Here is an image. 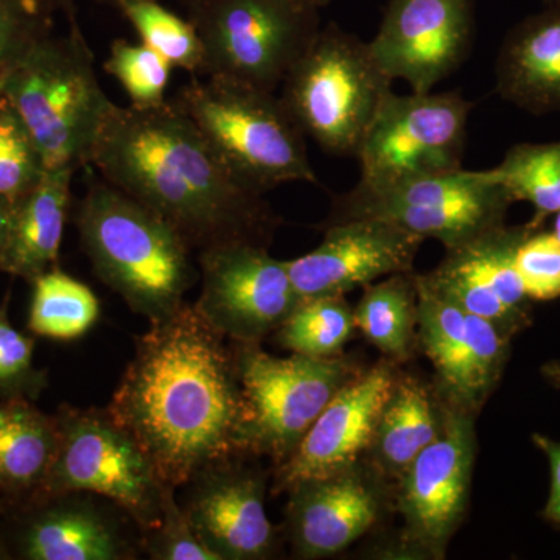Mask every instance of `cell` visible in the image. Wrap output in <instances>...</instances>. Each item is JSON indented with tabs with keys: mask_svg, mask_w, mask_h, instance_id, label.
<instances>
[{
	"mask_svg": "<svg viewBox=\"0 0 560 560\" xmlns=\"http://www.w3.org/2000/svg\"><path fill=\"white\" fill-rule=\"evenodd\" d=\"M165 485L180 488L213 460L243 453L248 419L234 341L194 304L135 338V353L108 407Z\"/></svg>",
	"mask_w": 560,
	"mask_h": 560,
	"instance_id": "cell-1",
	"label": "cell"
},
{
	"mask_svg": "<svg viewBox=\"0 0 560 560\" xmlns=\"http://www.w3.org/2000/svg\"><path fill=\"white\" fill-rule=\"evenodd\" d=\"M90 167L168 221L195 256L228 243L270 246L282 224L264 195L231 175L172 101L154 108L114 105Z\"/></svg>",
	"mask_w": 560,
	"mask_h": 560,
	"instance_id": "cell-2",
	"label": "cell"
},
{
	"mask_svg": "<svg viewBox=\"0 0 560 560\" xmlns=\"http://www.w3.org/2000/svg\"><path fill=\"white\" fill-rule=\"evenodd\" d=\"M75 223L97 278L150 323L178 311L200 278L183 235L106 180H91Z\"/></svg>",
	"mask_w": 560,
	"mask_h": 560,
	"instance_id": "cell-3",
	"label": "cell"
},
{
	"mask_svg": "<svg viewBox=\"0 0 560 560\" xmlns=\"http://www.w3.org/2000/svg\"><path fill=\"white\" fill-rule=\"evenodd\" d=\"M238 183L265 195L290 183H318L304 132L276 92L223 77H191L172 98Z\"/></svg>",
	"mask_w": 560,
	"mask_h": 560,
	"instance_id": "cell-4",
	"label": "cell"
},
{
	"mask_svg": "<svg viewBox=\"0 0 560 560\" xmlns=\"http://www.w3.org/2000/svg\"><path fill=\"white\" fill-rule=\"evenodd\" d=\"M31 131L46 171L90 167L92 150L116 103L95 75L79 22L44 36L0 92Z\"/></svg>",
	"mask_w": 560,
	"mask_h": 560,
	"instance_id": "cell-5",
	"label": "cell"
},
{
	"mask_svg": "<svg viewBox=\"0 0 560 560\" xmlns=\"http://www.w3.org/2000/svg\"><path fill=\"white\" fill-rule=\"evenodd\" d=\"M393 80L364 43L340 25H320L318 35L280 84L291 119L320 150L357 156Z\"/></svg>",
	"mask_w": 560,
	"mask_h": 560,
	"instance_id": "cell-6",
	"label": "cell"
},
{
	"mask_svg": "<svg viewBox=\"0 0 560 560\" xmlns=\"http://www.w3.org/2000/svg\"><path fill=\"white\" fill-rule=\"evenodd\" d=\"M512 205L510 194L488 172L460 168L386 186L359 183L331 200L329 217L320 228L349 220H381L453 249L504 224Z\"/></svg>",
	"mask_w": 560,
	"mask_h": 560,
	"instance_id": "cell-7",
	"label": "cell"
},
{
	"mask_svg": "<svg viewBox=\"0 0 560 560\" xmlns=\"http://www.w3.org/2000/svg\"><path fill=\"white\" fill-rule=\"evenodd\" d=\"M205 49L202 77L276 92L320 28L319 10L293 0H190Z\"/></svg>",
	"mask_w": 560,
	"mask_h": 560,
	"instance_id": "cell-8",
	"label": "cell"
},
{
	"mask_svg": "<svg viewBox=\"0 0 560 560\" xmlns=\"http://www.w3.org/2000/svg\"><path fill=\"white\" fill-rule=\"evenodd\" d=\"M248 419L242 434L246 455L289 458L338 390L360 370L345 355L312 359L275 357L260 345L234 342Z\"/></svg>",
	"mask_w": 560,
	"mask_h": 560,
	"instance_id": "cell-9",
	"label": "cell"
},
{
	"mask_svg": "<svg viewBox=\"0 0 560 560\" xmlns=\"http://www.w3.org/2000/svg\"><path fill=\"white\" fill-rule=\"evenodd\" d=\"M55 419L58 448L43 493H95L124 508L142 533L154 528L165 482L108 408L61 405Z\"/></svg>",
	"mask_w": 560,
	"mask_h": 560,
	"instance_id": "cell-10",
	"label": "cell"
},
{
	"mask_svg": "<svg viewBox=\"0 0 560 560\" xmlns=\"http://www.w3.org/2000/svg\"><path fill=\"white\" fill-rule=\"evenodd\" d=\"M471 109L458 91L390 92L357 151L359 183L386 186L460 171Z\"/></svg>",
	"mask_w": 560,
	"mask_h": 560,
	"instance_id": "cell-11",
	"label": "cell"
},
{
	"mask_svg": "<svg viewBox=\"0 0 560 560\" xmlns=\"http://www.w3.org/2000/svg\"><path fill=\"white\" fill-rule=\"evenodd\" d=\"M475 420L448 407L440 440L420 452L394 482V512L401 517L400 548L410 558L445 559L466 518L477 459Z\"/></svg>",
	"mask_w": 560,
	"mask_h": 560,
	"instance_id": "cell-12",
	"label": "cell"
},
{
	"mask_svg": "<svg viewBox=\"0 0 560 560\" xmlns=\"http://www.w3.org/2000/svg\"><path fill=\"white\" fill-rule=\"evenodd\" d=\"M197 264L201 294L195 308L228 340L261 345L302 300L287 261L275 259L268 246H213L197 254Z\"/></svg>",
	"mask_w": 560,
	"mask_h": 560,
	"instance_id": "cell-13",
	"label": "cell"
},
{
	"mask_svg": "<svg viewBox=\"0 0 560 560\" xmlns=\"http://www.w3.org/2000/svg\"><path fill=\"white\" fill-rule=\"evenodd\" d=\"M238 453L208 464L176 489L184 514L219 560H268L279 555L282 530L265 510L271 471Z\"/></svg>",
	"mask_w": 560,
	"mask_h": 560,
	"instance_id": "cell-14",
	"label": "cell"
},
{
	"mask_svg": "<svg viewBox=\"0 0 560 560\" xmlns=\"http://www.w3.org/2000/svg\"><path fill=\"white\" fill-rule=\"evenodd\" d=\"M282 537L294 559L334 558L394 511L393 485L366 459L287 490Z\"/></svg>",
	"mask_w": 560,
	"mask_h": 560,
	"instance_id": "cell-15",
	"label": "cell"
},
{
	"mask_svg": "<svg viewBox=\"0 0 560 560\" xmlns=\"http://www.w3.org/2000/svg\"><path fill=\"white\" fill-rule=\"evenodd\" d=\"M474 39L471 0H388L370 47L390 80L427 94L466 62Z\"/></svg>",
	"mask_w": 560,
	"mask_h": 560,
	"instance_id": "cell-16",
	"label": "cell"
},
{
	"mask_svg": "<svg viewBox=\"0 0 560 560\" xmlns=\"http://www.w3.org/2000/svg\"><path fill=\"white\" fill-rule=\"evenodd\" d=\"M530 231L529 224L493 228L458 248L445 249L444 259L423 279L467 315L481 316L514 338L533 320V301L515 267L518 246Z\"/></svg>",
	"mask_w": 560,
	"mask_h": 560,
	"instance_id": "cell-17",
	"label": "cell"
},
{
	"mask_svg": "<svg viewBox=\"0 0 560 560\" xmlns=\"http://www.w3.org/2000/svg\"><path fill=\"white\" fill-rule=\"evenodd\" d=\"M399 364L382 359L346 383L289 458L272 467V492L326 477L364 458Z\"/></svg>",
	"mask_w": 560,
	"mask_h": 560,
	"instance_id": "cell-18",
	"label": "cell"
},
{
	"mask_svg": "<svg viewBox=\"0 0 560 560\" xmlns=\"http://www.w3.org/2000/svg\"><path fill=\"white\" fill-rule=\"evenodd\" d=\"M320 230L318 248L287 261L301 298L346 296L375 280L412 272L425 242L381 220H349Z\"/></svg>",
	"mask_w": 560,
	"mask_h": 560,
	"instance_id": "cell-19",
	"label": "cell"
},
{
	"mask_svg": "<svg viewBox=\"0 0 560 560\" xmlns=\"http://www.w3.org/2000/svg\"><path fill=\"white\" fill-rule=\"evenodd\" d=\"M20 536L31 560H138L143 533L124 508L91 492L43 493Z\"/></svg>",
	"mask_w": 560,
	"mask_h": 560,
	"instance_id": "cell-20",
	"label": "cell"
},
{
	"mask_svg": "<svg viewBox=\"0 0 560 560\" xmlns=\"http://www.w3.org/2000/svg\"><path fill=\"white\" fill-rule=\"evenodd\" d=\"M495 91L533 116L560 113V2L506 33L495 62Z\"/></svg>",
	"mask_w": 560,
	"mask_h": 560,
	"instance_id": "cell-21",
	"label": "cell"
},
{
	"mask_svg": "<svg viewBox=\"0 0 560 560\" xmlns=\"http://www.w3.org/2000/svg\"><path fill=\"white\" fill-rule=\"evenodd\" d=\"M447 415L433 383L399 370L364 459L394 486L419 453L440 440Z\"/></svg>",
	"mask_w": 560,
	"mask_h": 560,
	"instance_id": "cell-22",
	"label": "cell"
},
{
	"mask_svg": "<svg viewBox=\"0 0 560 560\" xmlns=\"http://www.w3.org/2000/svg\"><path fill=\"white\" fill-rule=\"evenodd\" d=\"M77 171H47L27 195L14 201L9 237L0 250V270L35 280L58 267Z\"/></svg>",
	"mask_w": 560,
	"mask_h": 560,
	"instance_id": "cell-23",
	"label": "cell"
},
{
	"mask_svg": "<svg viewBox=\"0 0 560 560\" xmlns=\"http://www.w3.org/2000/svg\"><path fill=\"white\" fill-rule=\"evenodd\" d=\"M58 448L55 416L24 397L0 399V493L35 500L46 488Z\"/></svg>",
	"mask_w": 560,
	"mask_h": 560,
	"instance_id": "cell-24",
	"label": "cell"
},
{
	"mask_svg": "<svg viewBox=\"0 0 560 560\" xmlns=\"http://www.w3.org/2000/svg\"><path fill=\"white\" fill-rule=\"evenodd\" d=\"M416 272L388 276L364 287L353 308L357 330L393 363H408L418 348Z\"/></svg>",
	"mask_w": 560,
	"mask_h": 560,
	"instance_id": "cell-25",
	"label": "cell"
},
{
	"mask_svg": "<svg viewBox=\"0 0 560 560\" xmlns=\"http://www.w3.org/2000/svg\"><path fill=\"white\" fill-rule=\"evenodd\" d=\"M418 289V348L434 370V388L447 405L458 383L467 338V313L415 275Z\"/></svg>",
	"mask_w": 560,
	"mask_h": 560,
	"instance_id": "cell-26",
	"label": "cell"
},
{
	"mask_svg": "<svg viewBox=\"0 0 560 560\" xmlns=\"http://www.w3.org/2000/svg\"><path fill=\"white\" fill-rule=\"evenodd\" d=\"M32 283L28 329L33 334L51 340H79L101 319V300L94 291L60 268H51Z\"/></svg>",
	"mask_w": 560,
	"mask_h": 560,
	"instance_id": "cell-27",
	"label": "cell"
},
{
	"mask_svg": "<svg viewBox=\"0 0 560 560\" xmlns=\"http://www.w3.org/2000/svg\"><path fill=\"white\" fill-rule=\"evenodd\" d=\"M486 172L506 189L512 201L533 206L534 217L528 223L533 230L560 212V140L517 143L497 167Z\"/></svg>",
	"mask_w": 560,
	"mask_h": 560,
	"instance_id": "cell-28",
	"label": "cell"
},
{
	"mask_svg": "<svg viewBox=\"0 0 560 560\" xmlns=\"http://www.w3.org/2000/svg\"><path fill=\"white\" fill-rule=\"evenodd\" d=\"M353 307L346 296L302 298L276 330L280 348L312 359L341 357L355 334Z\"/></svg>",
	"mask_w": 560,
	"mask_h": 560,
	"instance_id": "cell-29",
	"label": "cell"
},
{
	"mask_svg": "<svg viewBox=\"0 0 560 560\" xmlns=\"http://www.w3.org/2000/svg\"><path fill=\"white\" fill-rule=\"evenodd\" d=\"M512 338L490 320L467 315V338L458 383L448 407L478 418L500 385L511 357Z\"/></svg>",
	"mask_w": 560,
	"mask_h": 560,
	"instance_id": "cell-30",
	"label": "cell"
},
{
	"mask_svg": "<svg viewBox=\"0 0 560 560\" xmlns=\"http://www.w3.org/2000/svg\"><path fill=\"white\" fill-rule=\"evenodd\" d=\"M114 9L130 22L140 40L162 55L173 69L202 77L205 49L189 18H179L160 0H116Z\"/></svg>",
	"mask_w": 560,
	"mask_h": 560,
	"instance_id": "cell-31",
	"label": "cell"
},
{
	"mask_svg": "<svg viewBox=\"0 0 560 560\" xmlns=\"http://www.w3.org/2000/svg\"><path fill=\"white\" fill-rule=\"evenodd\" d=\"M103 69L119 81L135 108H154L167 102L173 66L145 44L114 40Z\"/></svg>",
	"mask_w": 560,
	"mask_h": 560,
	"instance_id": "cell-32",
	"label": "cell"
},
{
	"mask_svg": "<svg viewBox=\"0 0 560 560\" xmlns=\"http://www.w3.org/2000/svg\"><path fill=\"white\" fill-rule=\"evenodd\" d=\"M46 172L31 131L0 95V198L20 200Z\"/></svg>",
	"mask_w": 560,
	"mask_h": 560,
	"instance_id": "cell-33",
	"label": "cell"
},
{
	"mask_svg": "<svg viewBox=\"0 0 560 560\" xmlns=\"http://www.w3.org/2000/svg\"><path fill=\"white\" fill-rule=\"evenodd\" d=\"M43 0H0V92L35 44L51 32Z\"/></svg>",
	"mask_w": 560,
	"mask_h": 560,
	"instance_id": "cell-34",
	"label": "cell"
},
{
	"mask_svg": "<svg viewBox=\"0 0 560 560\" xmlns=\"http://www.w3.org/2000/svg\"><path fill=\"white\" fill-rule=\"evenodd\" d=\"M143 556L151 560H219L191 528L171 485L162 492L160 522L143 533Z\"/></svg>",
	"mask_w": 560,
	"mask_h": 560,
	"instance_id": "cell-35",
	"label": "cell"
},
{
	"mask_svg": "<svg viewBox=\"0 0 560 560\" xmlns=\"http://www.w3.org/2000/svg\"><path fill=\"white\" fill-rule=\"evenodd\" d=\"M10 293L0 304V399L36 393L44 378L33 368L35 340L14 329L9 318Z\"/></svg>",
	"mask_w": 560,
	"mask_h": 560,
	"instance_id": "cell-36",
	"label": "cell"
},
{
	"mask_svg": "<svg viewBox=\"0 0 560 560\" xmlns=\"http://www.w3.org/2000/svg\"><path fill=\"white\" fill-rule=\"evenodd\" d=\"M515 267L530 301L560 298V243L552 232L530 231L518 246Z\"/></svg>",
	"mask_w": 560,
	"mask_h": 560,
	"instance_id": "cell-37",
	"label": "cell"
},
{
	"mask_svg": "<svg viewBox=\"0 0 560 560\" xmlns=\"http://www.w3.org/2000/svg\"><path fill=\"white\" fill-rule=\"evenodd\" d=\"M533 442L550 464V495L545 504L544 518L552 525L560 526V441L536 433L533 434Z\"/></svg>",
	"mask_w": 560,
	"mask_h": 560,
	"instance_id": "cell-38",
	"label": "cell"
},
{
	"mask_svg": "<svg viewBox=\"0 0 560 560\" xmlns=\"http://www.w3.org/2000/svg\"><path fill=\"white\" fill-rule=\"evenodd\" d=\"M14 215V201L0 198V250L5 246L7 237Z\"/></svg>",
	"mask_w": 560,
	"mask_h": 560,
	"instance_id": "cell-39",
	"label": "cell"
},
{
	"mask_svg": "<svg viewBox=\"0 0 560 560\" xmlns=\"http://www.w3.org/2000/svg\"><path fill=\"white\" fill-rule=\"evenodd\" d=\"M43 2L46 3L51 13L61 11L68 22L77 21L75 0H43Z\"/></svg>",
	"mask_w": 560,
	"mask_h": 560,
	"instance_id": "cell-40",
	"label": "cell"
},
{
	"mask_svg": "<svg viewBox=\"0 0 560 560\" xmlns=\"http://www.w3.org/2000/svg\"><path fill=\"white\" fill-rule=\"evenodd\" d=\"M541 377L555 388L560 389V359L550 360L540 370Z\"/></svg>",
	"mask_w": 560,
	"mask_h": 560,
	"instance_id": "cell-41",
	"label": "cell"
},
{
	"mask_svg": "<svg viewBox=\"0 0 560 560\" xmlns=\"http://www.w3.org/2000/svg\"><path fill=\"white\" fill-rule=\"evenodd\" d=\"M293 2L300 3V5L311 7V9L320 10L329 5L331 0H293Z\"/></svg>",
	"mask_w": 560,
	"mask_h": 560,
	"instance_id": "cell-42",
	"label": "cell"
},
{
	"mask_svg": "<svg viewBox=\"0 0 560 560\" xmlns=\"http://www.w3.org/2000/svg\"><path fill=\"white\" fill-rule=\"evenodd\" d=\"M555 221H552V235H555L556 241L560 243V212L556 213Z\"/></svg>",
	"mask_w": 560,
	"mask_h": 560,
	"instance_id": "cell-43",
	"label": "cell"
},
{
	"mask_svg": "<svg viewBox=\"0 0 560 560\" xmlns=\"http://www.w3.org/2000/svg\"><path fill=\"white\" fill-rule=\"evenodd\" d=\"M92 2H97V3H103V5H110V7H114V3H116V0H92ZM161 2V0H160ZM179 2H183V3H189L190 0H179Z\"/></svg>",
	"mask_w": 560,
	"mask_h": 560,
	"instance_id": "cell-44",
	"label": "cell"
},
{
	"mask_svg": "<svg viewBox=\"0 0 560 560\" xmlns=\"http://www.w3.org/2000/svg\"><path fill=\"white\" fill-rule=\"evenodd\" d=\"M9 556H7L5 548H3V545L0 544V559H7Z\"/></svg>",
	"mask_w": 560,
	"mask_h": 560,
	"instance_id": "cell-45",
	"label": "cell"
},
{
	"mask_svg": "<svg viewBox=\"0 0 560 560\" xmlns=\"http://www.w3.org/2000/svg\"><path fill=\"white\" fill-rule=\"evenodd\" d=\"M544 5H551V3H558L560 0H540Z\"/></svg>",
	"mask_w": 560,
	"mask_h": 560,
	"instance_id": "cell-46",
	"label": "cell"
}]
</instances>
